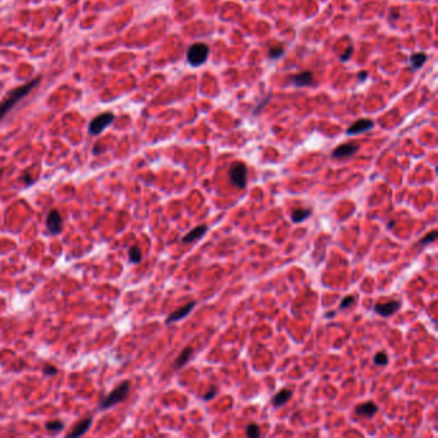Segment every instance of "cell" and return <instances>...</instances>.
I'll return each instance as SVG.
<instances>
[{
	"label": "cell",
	"instance_id": "cell-1",
	"mask_svg": "<svg viewBox=\"0 0 438 438\" xmlns=\"http://www.w3.org/2000/svg\"><path fill=\"white\" fill-rule=\"evenodd\" d=\"M38 82H39V78L30 81V82L24 85V86L17 88V89L13 90V92H10V94H9L2 103H0V121H2V118L6 117V114H8L9 110H12L13 107H16V104H17L18 102L22 100V99H24V96H26L27 94H28L36 85H38Z\"/></svg>",
	"mask_w": 438,
	"mask_h": 438
},
{
	"label": "cell",
	"instance_id": "cell-2",
	"mask_svg": "<svg viewBox=\"0 0 438 438\" xmlns=\"http://www.w3.org/2000/svg\"><path fill=\"white\" fill-rule=\"evenodd\" d=\"M128 390H130V382L125 380L122 382V383H120V384L117 386V387L108 394V396H106L102 400L99 408H112V406L117 405V404L122 402V401H125L126 400V397H128Z\"/></svg>",
	"mask_w": 438,
	"mask_h": 438
},
{
	"label": "cell",
	"instance_id": "cell-3",
	"mask_svg": "<svg viewBox=\"0 0 438 438\" xmlns=\"http://www.w3.org/2000/svg\"><path fill=\"white\" fill-rule=\"evenodd\" d=\"M210 54V48L208 45L204 44V42H196L188 49V53H186V60L188 63L193 67H200L202 66L203 63L206 62L207 58H208Z\"/></svg>",
	"mask_w": 438,
	"mask_h": 438
},
{
	"label": "cell",
	"instance_id": "cell-4",
	"mask_svg": "<svg viewBox=\"0 0 438 438\" xmlns=\"http://www.w3.org/2000/svg\"><path fill=\"white\" fill-rule=\"evenodd\" d=\"M248 170L243 162H234L229 168V179L234 186L238 189H244L247 185Z\"/></svg>",
	"mask_w": 438,
	"mask_h": 438
},
{
	"label": "cell",
	"instance_id": "cell-5",
	"mask_svg": "<svg viewBox=\"0 0 438 438\" xmlns=\"http://www.w3.org/2000/svg\"><path fill=\"white\" fill-rule=\"evenodd\" d=\"M114 121V116L112 114H102L94 117L89 124V134L99 135L104 128H107L110 124Z\"/></svg>",
	"mask_w": 438,
	"mask_h": 438
},
{
	"label": "cell",
	"instance_id": "cell-6",
	"mask_svg": "<svg viewBox=\"0 0 438 438\" xmlns=\"http://www.w3.org/2000/svg\"><path fill=\"white\" fill-rule=\"evenodd\" d=\"M46 226H48V230L52 234H60L62 232V216H60V214L57 210H52L49 212L48 218H46Z\"/></svg>",
	"mask_w": 438,
	"mask_h": 438
},
{
	"label": "cell",
	"instance_id": "cell-7",
	"mask_svg": "<svg viewBox=\"0 0 438 438\" xmlns=\"http://www.w3.org/2000/svg\"><path fill=\"white\" fill-rule=\"evenodd\" d=\"M372 128H374V122L372 120L361 118L347 128V135H358L361 134V132H366L372 130Z\"/></svg>",
	"mask_w": 438,
	"mask_h": 438
},
{
	"label": "cell",
	"instance_id": "cell-8",
	"mask_svg": "<svg viewBox=\"0 0 438 438\" xmlns=\"http://www.w3.org/2000/svg\"><path fill=\"white\" fill-rule=\"evenodd\" d=\"M401 308V302L388 301L386 304H378L374 306V311L380 316H390Z\"/></svg>",
	"mask_w": 438,
	"mask_h": 438
},
{
	"label": "cell",
	"instance_id": "cell-9",
	"mask_svg": "<svg viewBox=\"0 0 438 438\" xmlns=\"http://www.w3.org/2000/svg\"><path fill=\"white\" fill-rule=\"evenodd\" d=\"M194 306H196V302H189V304H186L185 306L180 307V308L175 310L174 312H171L170 315L167 316L166 324H171V322H179V320L186 318V316L190 314V311L194 308Z\"/></svg>",
	"mask_w": 438,
	"mask_h": 438
},
{
	"label": "cell",
	"instance_id": "cell-10",
	"mask_svg": "<svg viewBox=\"0 0 438 438\" xmlns=\"http://www.w3.org/2000/svg\"><path fill=\"white\" fill-rule=\"evenodd\" d=\"M358 150V146H355V144H342V146H337V148L334 149L332 156H333L334 158L340 160V158L351 157V156L355 154Z\"/></svg>",
	"mask_w": 438,
	"mask_h": 438
},
{
	"label": "cell",
	"instance_id": "cell-11",
	"mask_svg": "<svg viewBox=\"0 0 438 438\" xmlns=\"http://www.w3.org/2000/svg\"><path fill=\"white\" fill-rule=\"evenodd\" d=\"M376 412H378V406H376L374 402H372V401L360 404V405L356 406L355 408V414L358 415V416L372 418Z\"/></svg>",
	"mask_w": 438,
	"mask_h": 438
},
{
	"label": "cell",
	"instance_id": "cell-12",
	"mask_svg": "<svg viewBox=\"0 0 438 438\" xmlns=\"http://www.w3.org/2000/svg\"><path fill=\"white\" fill-rule=\"evenodd\" d=\"M207 229H208L207 225H200V226L194 228L193 230H190V232L182 239V243H185V244H186V243H194V242H197L198 239H200L204 234H206Z\"/></svg>",
	"mask_w": 438,
	"mask_h": 438
},
{
	"label": "cell",
	"instance_id": "cell-13",
	"mask_svg": "<svg viewBox=\"0 0 438 438\" xmlns=\"http://www.w3.org/2000/svg\"><path fill=\"white\" fill-rule=\"evenodd\" d=\"M292 82L294 86L302 88V86H308V85H312L314 82V74L310 71H304L301 74H296L294 78H292Z\"/></svg>",
	"mask_w": 438,
	"mask_h": 438
},
{
	"label": "cell",
	"instance_id": "cell-14",
	"mask_svg": "<svg viewBox=\"0 0 438 438\" xmlns=\"http://www.w3.org/2000/svg\"><path fill=\"white\" fill-rule=\"evenodd\" d=\"M292 396H293L292 390H286H286H279V392L272 397V405H274L275 408H280V406L286 405V404L292 398Z\"/></svg>",
	"mask_w": 438,
	"mask_h": 438
},
{
	"label": "cell",
	"instance_id": "cell-15",
	"mask_svg": "<svg viewBox=\"0 0 438 438\" xmlns=\"http://www.w3.org/2000/svg\"><path fill=\"white\" fill-rule=\"evenodd\" d=\"M92 423V419H90V418L89 419H84V420H81L80 423L76 424V426H74V430L68 433V437H80V436H82L84 433H86L88 430H89Z\"/></svg>",
	"mask_w": 438,
	"mask_h": 438
},
{
	"label": "cell",
	"instance_id": "cell-16",
	"mask_svg": "<svg viewBox=\"0 0 438 438\" xmlns=\"http://www.w3.org/2000/svg\"><path fill=\"white\" fill-rule=\"evenodd\" d=\"M192 355H193V348H192V347H185V348L180 352L179 356L176 358L175 362H174V368H175V369H180V368L184 366V365L192 358Z\"/></svg>",
	"mask_w": 438,
	"mask_h": 438
},
{
	"label": "cell",
	"instance_id": "cell-17",
	"mask_svg": "<svg viewBox=\"0 0 438 438\" xmlns=\"http://www.w3.org/2000/svg\"><path fill=\"white\" fill-rule=\"evenodd\" d=\"M311 216V210L310 208H296L294 211L292 212V216H290V218H292L293 222L298 224V222H302V221H304L306 218H308Z\"/></svg>",
	"mask_w": 438,
	"mask_h": 438
},
{
	"label": "cell",
	"instance_id": "cell-18",
	"mask_svg": "<svg viewBox=\"0 0 438 438\" xmlns=\"http://www.w3.org/2000/svg\"><path fill=\"white\" fill-rule=\"evenodd\" d=\"M426 60V56L424 53H414L410 57V66L412 70L420 68Z\"/></svg>",
	"mask_w": 438,
	"mask_h": 438
},
{
	"label": "cell",
	"instance_id": "cell-19",
	"mask_svg": "<svg viewBox=\"0 0 438 438\" xmlns=\"http://www.w3.org/2000/svg\"><path fill=\"white\" fill-rule=\"evenodd\" d=\"M142 258H143V256H142L140 248L138 247V246H132V247L128 250V260H130L132 264H139L142 261Z\"/></svg>",
	"mask_w": 438,
	"mask_h": 438
},
{
	"label": "cell",
	"instance_id": "cell-20",
	"mask_svg": "<svg viewBox=\"0 0 438 438\" xmlns=\"http://www.w3.org/2000/svg\"><path fill=\"white\" fill-rule=\"evenodd\" d=\"M374 364L378 365V366H384L388 364V356L386 352L379 351L374 355Z\"/></svg>",
	"mask_w": 438,
	"mask_h": 438
},
{
	"label": "cell",
	"instance_id": "cell-21",
	"mask_svg": "<svg viewBox=\"0 0 438 438\" xmlns=\"http://www.w3.org/2000/svg\"><path fill=\"white\" fill-rule=\"evenodd\" d=\"M247 436L250 438H258L261 436V430H260V426L254 423L248 424L247 426Z\"/></svg>",
	"mask_w": 438,
	"mask_h": 438
},
{
	"label": "cell",
	"instance_id": "cell-22",
	"mask_svg": "<svg viewBox=\"0 0 438 438\" xmlns=\"http://www.w3.org/2000/svg\"><path fill=\"white\" fill-rule=\"evenodd\" d=\"M45 428H46V430H49V432H60V430H63V423L60 420L48 422V423L45 424Z\"/></svg>",
	"mask_w": 438,
	"mask_h": 438
},
{
	"label": "cell",
	"instance_id": "cell-23",
	"mask_svg": "<svg viewBox=\"0 0 438 438\" xmlns=\"http://www.w3.org/2000/svg\"><path fill=\"white\" fill-rule=\"evenodd\" d=\"M436 239H437V232L436 230H433V232H428L424 238L420 239V242H419V244L420 246H426L430 244V243H432V242H434Z\"/></svg>",
	"mask_w": 438,
	"mask_h": 438
},
{
	"label": "cell",
	"instance_id": "cell-24",
	"mask_svg": "<svg viewBox=\"0 0 438 438\" xmlns=\"http://www.w3.org/2000/svg\"><path fill=\"white\" fill-rule=\"evenodd\" d=\"M283 54H284V49L283 46H280V45H276V46H274V48H272L268 50V56L272 58H274V60L280 58Z\"/></svg>",
	"mask_w": 438,
	"mask_h": 438
},
{
	"label": "cell",
	"instance_id": "cell-25",
	"mask_svg": "<svg viewBox=\"0 0 438 438\" xmlns=\"http://www.w3.org/2000/svg\"><path fill=\"white\" fill-rule=\"evenodd\" d=\"M355 301H356V298L354 297V296H347L346 298H343L342 301H340V310L348 308V307H351L352 304H355Z\"/></svg>",
	"mask_w": 438,
	"mask_h": 438
},
{
	"label": "cell",
	"instance_id": "cell-26",
	"mask_svg": "<svg viewBox=\"0 0 438 438\" xmlns=\"http://www.w3.org/2000/svg\"><path fill=\"white\" fill-rule=\"evenodd\" d=\"M216 394H218V388L211 387L206 394H203V400H204V401H210V400H212L216 396Z\"/></svg>",
	"mask_w": 438,
	"mask_h": 438
},
{
	"label": "cell",
	"instance_id": "cell-27",
	"mask_svg": "<svg viewBox=\"0 0 438 438\" xmlns=\"http://www.w3.org/2000/svg\"><path fill=\"white\" fill-rule=\"evenodd\" d=\"M57 368L56 366H52V365H49V366H45V369L42 370V372H44L45 376H54V374H57Z\"/></svg>",
	"mask_w": 438,
	"mask_h": 438
},
{
	"label": "cell",
	"instance_id": "cell-28",
	"mask_svg": "<svg viewBox=\"0 0 438 438\" xmlns=\"http://www.w3.org/2000/svg\"><path fill=\"white\" fill-rule=\"evenodd\" d=\"M352 50H354V48H352V46H350V48L347 49L346 52H344V54H343V56H340V60H342V62H346V60H348L352 56Z\"/></svg>",
	"mask_w": 438,
	"mask_h": 438
},
{
	"label": "cell",
	"instance_id": "cell-29",
	"mask_svg": "<svg viewBox=\"0 0 438 438\" xmlns=\"http://www.w3.org/2000/svg\"><path fill=\"white\" fill-rule=\"evenodd\" d=\"M366 78H368L366 72H360V74H358V80L360 81H364Z\"/></svg>",
	"mask_w": 438,
	"mask_h": 438
},
{
	"label": "cell",
	"instance_id": "cell-30",
	"mask_svg": "<svg viewBox=\"0 0 438 438\" xmlns=\"http://www.w3.org/2000/svg\"><path fill=\"white\" fill-rule=\"evenodd\" d=\"M334 315H336V312H334V311H330V312L326 314V318H329V319H330V318H333Z\"/></svg>",
	"mask_w": 438,
	"mask_h": 438
},
{
	"label": "cell",
	"instance_id": "cell-31",
	"mask_svg": "<svg viewBox=\"0 0 438 438\" xmlns=\"http://www.w3.org/2000/svg\"><path fill=\"white\" fill-rule=\"evenodd\" d=\"M394 220L390 221V224H388V229H392V228H394Z\"/></svg>",
	"mask_w": 438,
	"mask_h": 438
}]
</instances>
